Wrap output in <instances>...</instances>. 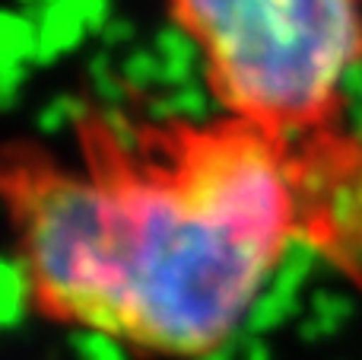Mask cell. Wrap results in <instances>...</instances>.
I'll use <instances>...</instances> for the list:
<instances>
[{"label":"cell","mask_w":362,"mask_h":360,"mask_svg":"<svg viewBox=\"0 0 362 360\" xmlns=\"http://www.w3.org/2000/svg\"><path fill=\"white\" fill-rule=\"evenodd\" d=\"M74 157L0 144L25 303L144 360H200L248 319L296 249L362 265V140L312 147L232 115L89 102Z\"/></svg>","instance_id":"obj_1"},{"label":"cell","mask_w":362,"mask_h":360,"mask_svg":"<svg viewBox=\"0 0 362 360\" xmlns=\"http://www.w3.org/2000/svg\"><path fill=\"white\" fill-rule=\"evenodd\" d=\"M219 112L283 140L353 147L346 86L362 67V0H169Z\"/></svg>","instance_id":"obj_2"}]
</instances>
